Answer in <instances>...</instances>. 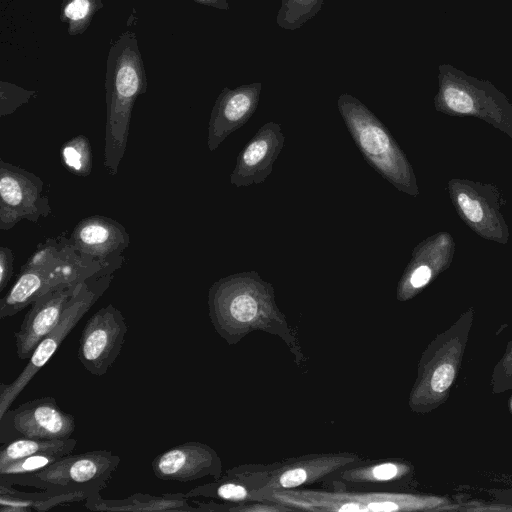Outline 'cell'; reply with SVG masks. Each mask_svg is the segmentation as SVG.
I'll use <instances>...</instances> for the list:
<instances>
[{
	"label": "cell",
	"mask_w": 512,
	"mask_h": 512,
	"mask_svg": "<svg viewBox=\"0 0 512 512\" xmlns=\"http://www.w3.org/2000/svg\"><path fill=\"white\" fill-rule=\"evenodd\" d=\"M248 480L241 468H233L214 482L199 485L189 490L187 498L207 497L230 503H242L250 499L255 500L254 493H250L245 483Z\"/></svg>",
	"instance_id": "7402d4cb"
},
{
	"label": "cell",
	"mask_w": 512,
	"mask_h": 512,
	"mask_svg": "<svg viewBox=\"0 0 512 512\" xmlns=\"http://www.w3.org/2000/svg\"><path fill=\"white\" fill-rule=\"evenodd\" d=\"M103 7V0H63L59 19L67 24L70 36L81 35L88 29L95 14Z\"/></svg>",
	"instance_id": "603a6c76"
},
{
	"label": "cell",
	"mask_w": 512,
	"mask_h": 512,
	"mask_svg": "<svg viewBox=\"0 0 512 512\" xmlns=\"http://www.w3.org/2000/svg\"><path fill=\"white\" fill-rule=\"evenodd\" d=\"M35 94V90L25 89L11 82L1 80L0 117L12 114L20 106L28 103Z\"/></svg>",
	"instance_id": "4316f807"
},
{
	"label": "cell",
	"mask_w": 512,
	"mask_h": 512,
	"mask_svg": "<svg viewBox=\"0 0 512 512\" xmlns=\"http://www.w3.org/2000/svg\"><path fill=\"white\" fill-rule=\"evenodd\" d=\"M455 251V242L447 232L426 238L413 250L412 258L399 282L398 298L407 299L447 269Z\"/></svg>",
	"instance_id": "e0dca14e"
},
{
	"label": "cell",
	"mask_w": 512,
	"mask_h": 512,
	"mask_svg": "<svg viewBox=\"0 0 512 512\" xmlns=\"http://www.w3.org/2000/svg\"><path fill=\"white\" fill-rule=\"evenodd\" d=\"M60 159L63 166L72 174L87 177L92 171V149L90 140L82 135H76L62 144Z\"/></svg>",
	"instance_id": "cb8c5ba5"
},
{
	"label": "cell",
	"mask_w": 512,
	"mask_h": 512,
	"mask_svg": "<svg viewBox=\"0 0 512 512\" xmlns=\"http://www.w3.org/2000/svg\"><path fill=\"white\" fill-rule=\"evenodd\" d=\"M14 255L9 247H0V292L8 285L13 275Z\"/></svg>",
	"instance_id": "f546056e"
},
{
	"label": "cell",
	"mask_w": 512,
	"mask_h": 512,
	"mask_svg": "<svg viewBox=\"0 0 512 512\" xmlns=\"http://www.w3.org/2000/svg\"><path fill=\"white\" fill-rule=\"evenodd\" d=\"M147 90V77L136 33H121L111 42L105 76L106 124L103 164L116 175L127 149L132 111Z\"/></svg>",
	"instance_id": "6da1fadb"
},
{
	"label": "cell",
	"mask_w": 512,
	"mask_h": 512,
	"mask_svg": "<svg viewBox=\"0 0 512 512\" xmlns=\"http://www.w3.org/2000/svg\"><path fill=\"white\" fill-rule=\"evenodd\" d=\"M184 493H164L159 496L135 493L123 499H104L100 493L89 496L85 507L91 511H200L198 506H191Z\"/></svg>",
	"instance_id": "d6986e66"
},
{
	"label": "cell",
	"mask_w": 512,
	"mask_h": 512,
	"mask_svg": "<svg viewBox=\"0 0 512 512\" xmlns=\"http://www.w3.org/2000/svg\"><path fill=\"white\" fill-rule=\"evenodd\" d=\"M324 0H282L276 23L286 30H296L315 17Z\"/></svg>",
	"instance_id": "d4e9b609"
},
{
	"label": "cell",
	"mask_w": 512,
	"mask_h": 512,
	"mask_svg": "<svg viewBox=\"0 0 512 512\" xmlns=\"http://www.w3.org/2000/svg\"><path fill=\"white\" fill-rule=\"evenodd\" d=\"M208 309L215 330L229 344L246 332L248 324L266 323L281 316L272 285L255 271L214 282L208 291Z\"/></svg>",
	"instance_id": "3957f363"
},
{
	"label": "cell",
	"mask_w": 512,
	"mask_h": 512,
	"mask_svg": "<svg viewBox=\"0 0 512 512\" xmlns=\"http://www.w3.org/2000/svg\"><path fill=\"white\" fill-rule=\"evenodd\" d=\"M81 283L58 286L33 303L14 333L16 354L21 360H29L38 344L56 327Z\"/></svg>",
	"instance_id": "4fadbf2b"
},
{
	"label": "cell",
	"mask_w": 512,
	"mask_h": 512,
	"mask_svg": "<svg viewBox=\"0 0 512 512\" xmlns=\"http://www.w3.org/2000/svg\"><path fill=\"white\" fill-rule=\"evenodd\" d=\"M447 190L458 216L472 231L489 241L508 242L509 229L500 211V194L495 186L453 178Z\"/></svg>",
	"instance_id": "ba28073f"
},
{
	"label": "cell",
	"mask_w": 512,
	"mask_h": 512,
	"mask_svg": "<svg viewBox=\"0 0 512 512\" xmlns=\"http://www.w3.org/2000/svg\"><path fill=\"white\" fill-rule=\"evenodd\" d=\"M87 497L75 492H57L42 490L40 492L19 491L13 485L0 482V511L29 512L46 511L55 506L85 501Z\"/></svg>",
	"instance_id": "ffe728a7"
},
{
	"label": "cell",
	"mask_w": 512,
	"mask_h": 512,
	"mask_svg": "<svg viewBox=\"0 0 512 512\" xmlns=\"http://www.w3.org/2000/svg\"><path fill=\"white\" fill-rule=\"evenodd\" d=\"M348 461L349 457L344 456L309 457L293 461L273 472L262 488L254 492V496L256 499L265 498L273 492L317 481Z\"/></svg>",
	"instance_id": "ac0fdd59"
},
{
	"label": "cell",
	"mask_w": 512,
	"mask_h": 512,
	"mask_svg": "<svg viewBox=\"0 0 512 512\" xmlns=\"http://www.w3.org/2000/svg\"><path fill=\"white\" fill-rule=\"evenodd\" d=\"M455 376V369L450 364L438 367L430 380L431 389L436 393H442L452 384Z\"/></svg>",
	"instance_id": "f1b7e54d"
},
{
	"label": "cell",
	"mask_w": 512,
	"mask_h": 512,
	"mask_svg": "<svg viewBox=\"0 0 512 512\" xmlns=\"http://www.w3.org/2000/svg\"><path fill=\"white\" fill-rule=\"evenodd\" d=\"M340 115L368 164L397 190L416 197L419 188L412 165L385 125L357 98L341 94Z\"/></svg>",
	"instance_id": "277c9868"
},
{
	"label": "cell",
	"mask_w": 512,
	"mask_h": 512,
	"mask_svg": "<svg viewBox=\"0 0 512 512\" xmlns=\"http://www.w3.org/2000/svg\"><path fill=\"white\" fill-rule=\"evenodd\" d=\"M198 4L209 6L220 10H229L227 0H193Z\"/></svg>",
	"instance_id": "4dcf8cb0"
},
{
	"label": "cell",
	"mask_w": 512,
	"mask_h": 512,
	"mask_svg": "<svg viewBox=\"0 0 512 512\" xmlns=\"http://www.w3.org/2000/svg\"><path fill=\"white\" fill-rule=\"evenodd\" d=\"M120 457L110 450L67 454L46 468L23 475H0V482L41 490L75 492L87 498L106 488L120 464Z\"/></svg>",
	"instance_id": "8992f818"
},
{
	"label": "cell",
	"mask_w": 512,
	"mask_h": 512,
	"mask_svg": "<svg viewBox=\"0 0 512 512\" xmlns=\"http://www.w3.org/2000/svg\"><path fill=\"white\" fill-rule=\"evenodd\" d=\"M262 84L251 83L231 89L225 87L213 105L209 123L207 146L215 151L233 132L241 128L254 114Z\"/></svg>",
	"instance_id": "9a60e30c"
},
{
	"label": "cell",
	"mask_w": 512,
	"mask_h": 512,
	"mask_svg": "<svg viewBox=\"0 0 512 512\" xmlns=\"http://www.w3.org/2000/svg\"><path fill=\"white\" fill-rule=\"evenodd\" d=\"M43 180L26 169L0 159V230L8 231L22 220L38 222L50 215Z\"/></svg>",
	"instance_id": "9c48e42d"
},
{
	"label": "cell",
	"mask_w": 512,
	"mask_h": 512,
	"mask_svg": "<svg viewBox=\"0 0 512 512\" xmlns=\"http://www.w3.org/2000/svg\"><path fill=\"white\" fill-rule=\"evenodd\" d=\"M128 325L121 311L112 304L100 308L85 323L77 357L94 376H103L119 356Z\"/></svg>",
	"instance_id": "8fae6325"
},
{
	"label": "cell",
	"mask_w": 512,
	"mask_h": 512,
	"mask_svg": "<svg viewBox=\"0 0 512 512\" xmlns=\"http://www.w3.org/2000/svg\"><path fill=\"white\" fill-rule=\"evenodd\" d=\"M105 266L81 253L65 235L47 238L21 266L15 283L1 298L0 318L19 313L58 286L81 283Z\"/></svg>",
	"instance_id": "7a4b0ae2"
},
{
	"label": "cell",
	"mask_w": 512,
	"mask_h": 512,
	"mask_svg": "<svg viewBox=\"0 0 512 512\" xmlns=\"http://www.w3.org/2000/svg\"><path fill=\"white\" fill-rule=\"evenodd\" d=\"M69 238L81 253L105 265L123 263V252L130 244L125 227L115 219L101 215L81 219Z\"/></svg>",
	"instance_id": "2e32d148"
},
{
	"label": "cell",
	"mask_w": 512,
	"mask_h": 512,
	"mask_svg": "<svg viewBox=\"0 0 512 512\" xmlns=\"http://www.w3.org/2000/svg\"><path fill=\"white\" fill-rule=\"evenodd\" d=\"M161 480L189 482L205 476L220 478L222 465L216 451L207 444L187 441L158 454L151 464Z\"/></svg>",
	"instance_id": "7c38bea8"
},
{
	"label": "cell",
	"mask_w": 512,
	"mask_h": 512,
	"mask_svg": "<svg viewBox=\"0 0 512 512\" xmlns=\"http://www.w3.org/2000/svg\"><path fill=\"white\" fill-rule=\"evenodd\" d=\"M76 427L72 414L63 411L51 396L36 398L8 409L0 416V441L16 438L65 439Z\"/></svg>",
	"instance_id": "30bf717a"
},
{
	"label": "cell",
	"mask_w": 512,
	"mask_h": 512,
	"mask_svg": "<svg viewBox=\"0 0 512 512\" xmlns=\"http://www.w3.org/2000/svg\"><path fill=\"white\" fill-rule=\"evenodd\" d=\"M438 84L434 98L438 112L479 118L512 138V104L491 82L441 64Z\"/></svg>",
	"instance_id": "5b68a950"
},
{
	"label": "cell",
	"mask_w": 512,
	"mask_h": 512,
	"mask_svg": "<svg viewBox=\"0 0 512 512\" xmlns=\"http://www.w3.org/2000/svg\"><path fill=\"white\" fill-rule=\"evenodd\" d=\"M76 444L77 440L73 438H16L2 443L0 449V467L35 454L49 453L64 456L70 454L75 449Z\"/></svg>",
	"instance_id": "44dd1931"
},
{
	"label": "cell",
	"mask_w": 512,
	"mask_h": 512,
	"mask_svg": "<svg viewBox=\"0 0 512 512\" xmlns=\"http://www.w3.org/2000/svg\"><path fill=\"white\" fill-rule=\"evenodd\" d=\"M62 456L42 453L30 455L0 467V475H23L36 473L51 465Z\"/></svg>",
	"instance_id": "83f0119b"
},
{
	"label": "cell",
	"mask_w": 512,
	"mask_h": 512,
	"mask_svg": "<svg viewBox=\"0 0 512 512\" xmlns=\"http://www.w3.org/2000/svg\"><path fill=\"white\" fill-rule=\"evenodd\" d=\"M285 136L278 123H265L239 152L230 174V183L237 188L263 183L284 147Z\"/></svg>",
	"instance_id": "5bb4252c"
},
{
	"label": "cell",
	"mask_w": 512,
	"mask_h": 512,
	"mask_svg": "<svg viewBox=\"0 0 512 512\" xmlns=\"http://www.w3.org/2000/svg\"><path fill=\"white\" fill-rule=\"evenodd\" d=\"M121 266L122 263L105 266L80 284L68 301L59 323L38 344L22 372L10 384H0V416L10 408L32 378L51 359L76 324L110 287L116 270Z\"/></svg>",
	"instance_id": "52a82bcc"
},
{
	"label": "cell",
	"mask_w": 512,
	"mask_h": 512,
	"mask_svg": "<svg viewBox=\"0 0 512 512\" xmlns=\"http://www.w3.org/2000/svg\"><path fill=\"white\" fill-rule=\"evenodd\" d=\"M399 471L396 463L381 462L364 468L351 469L344 474V477L353 482L384 483L395 479Z\"/></svg>",
	"instance_id": "484cf974"
}]
</instances>
